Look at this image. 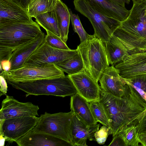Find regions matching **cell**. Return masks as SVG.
Segmentation results:
<instances>
[{"label": "cell", "instance_id": "6da1fadb", "mask_svg": "<svg viewBox=\"0 0 146 146\" xmlns=\"http://www.w3.org/2000/svg\"><path fill=\"white\" fill-rule=\"evenodd\" d=\"M43 33L33 20L0 21V61H10L14 51Z\"/></svg>", "mask_w": 146, "mask_h": 146}, {"label": "cell", "instance_id": "7a4b0ae2", "mask_svg": "<svg viewBox=\"0 0 146 146\" xmlns=\"http://www.w3.org/2000/svg\"><path fill=\"white\" fill-rule=\"evenodd\" d=\"M133 4L129 16L119 27V36L127 46L142 49L146 47V0Z\"/></svg>", "mask_w": 146, "mask_h": 146}, {"label": "cell", "instance_id": "3957f363", "mask_svg": "<svg viewBox=\"0 0 146 146\" xmlns=\"http://www.w3.org/2000/svg\"><path fill=\"white\" fill-rule=\"evenodd\" d=\"M6 81L13 88L26 93V97L32 95L64 97L78 93L68 75L24 82Z\"/></svg>", "mask_w": 146, "mask_h": 146}, {"label": "cell", "instance_id": "277c9868", "mask_svg": "<svg viewBox=\"0 0 146 146\" xmlns=\"http://www.w3.org/2000/svg\"><path fill=\"white\" fill-rule=\"evenodd\" d=\"M77 49L82 59L84 68L98 83L110 65L104 43L93 35L80 43Z\"/></svg>", "mask_w": 146, "mask_h": 146}, {"label": "cell", "instance_id": "5b68a950", "mask_svg": "<svg viewBox=\"0 0 146 146\" xmlns=\"http://www.w3.org/2000/svg\"><path fill=\"white\" fill-rule=\"evenodd\" d=\"M75 9L87 18L94 29V35L104 44L108 41L114 31L121 22L98 13L94 10L86 0H74Z\"/></svg>", "mask_w": 146, "mask_h": 146}, {"label": "cell", "instance_id": "8992f818", "mask_svg": "<svg viewBox=\"0 0 146 146\" xmlns=\"http://www.w3.org/2000/svg\"><path fill=\"white\" fill-rule=\"evenodd\" d=\"M73 113L72 110L68 112L53 114L45 112L39 117L36 125L32 131L48 134L71 143L70 126Z\"/></svg>", "mask_w": 146, "mask_h": 146}, {"label": "cell", "instance_id": "52a82bcc", "mask_svg": "<svg viewBox=\"0 0 146 146\" xmlns=\"http://www.w3.org/2000/svg\"><path fill=\"white\" fill-rule=\"evenodd\" d=\"M6 81L26 82L36 80L58 78L65 75L64 72L53 63L40 66L24 65L8 71L3 70L0 74Z\"/></svg>", "mask_w": 146, "mask_h": 146}, {"label": "cell", "instance_id": "ba28073f", "mask_svg": "<svg viewBox=\"0 0 146 146\" xmlns=\"http://www.w3.org/2000/svg\"><path fill=\"white\" fill-rule=\"evenodd\" d=\"M78 53L77 49L65 50L53 48L44 42L27 59L24 65L40 66L61 62Z\"/></svg>", "mask_w": 146, "mask_h": 146}, {"label": "cell", "instance_id": "9c48e42d", "mask_svg": "<svg viewBox=\"0 0 146 146\" xmlns=\"http://www.w3.org/2000/svg\"><path fill=\"white\" fill-rule=\"evenodd\" d=\"M38 119L36 116H26L0 120V134L6 141L15 142L32 130Z\"/></svg>", "mask_w": 146, "mask_h": 146}, {"label": "cell", "instance_id": "30bf717a", "mask_svg": "<svg viewBox=\"0 0 146 146\" xmlns=\"http://www.w3.org/2000/svg\"><path fill=\"white\" fill-rule=\"evenodd\" d=\"M38 106L30 102H22L13 96H6L2 101L0 120L26 116H38Z\"/></svg>", "mask_w": 146, "mask_h": 146}, {"label": "cell", "instance_id": "8fae6325", "mask_svg": "<svg viewBox=\"0 0 146 146\" xmlns=\"http://www.w3.org/2000/svg\"><path fill=\"white\" fill-rule=\"evenodd\" d=\"M69 76L80 95L89 102L99 101L100 86L85 68L78 73Z\"/></svg>", "mask_w": 146, "mask_h": 146}, {"label": "cell", "instance_id": "7c38bea8", "mask_svg": "<svg viewBox=\"0 0 146 146\" xmlns=\"http://www.w3.org/2000/svg\"><path fill=\"white\" fill-rule=\"evenodd\" d=\"M100 126V124L88 125L74 113L70 126L71 144L73 146H87V139L96 141L94 133Z\"/></svg>", "mask_w": 146, "mask_h": 146}, {"label": "cell", "instance_id": "4fadbf2b", "mask_svg": "<svg viewBox=\"0 0 146 146\" xmlns=\"http://www.w3.org/2000/svg\"><path fill=\"white\" fill-rule=\"evenodd\" d=\"M114 66L124 78L146 74V51L127 55Z\"/></svg>", "mask_w": 146, "mask_h": 146}, {"label": "cell", "instance_id": "5bb4252c", "mask_svg": "<svg viewBox=\"0 0 146 146\" xmlns=\"http://www.w3.org/2000/svg\"><path fill=\"white\" fill-rule=\"evenodd\" d=\"M99 81L100 88L104 92L117 97L124 94L126 83L121 77L114 66L107 68L104 72Z\"/></svg>", "mask_w": 146, "mask_h": 146}, {"label": "cell", "instance_id": "9a60e30c", "mask_svg": "<svg viewBox=\"0 0 146 146\" xmlns=\"http://www.w3.org/2000/svg\"><path fill=\"white\" fill-rule=\"evenodd\" d=\"M15 142L19 146H73L62 139L32 130Z\"/></svg>", "mask_w": 146, "mask_h": 146}, {"label": "cell", "instance_id": "2e32d148", "mask_svg": "<svg viewBox=\"0 0 146 146\" xmlns=\"http://www.w3.org/2000/svg\"><path fill=\"white\" fill-rule=\"evenodd\" d=\"M27 9L16 0H0V21L32 20Z\"/></svg>", "mask_w": 146, "mask_h": 146}, {"label": "cell", "instance_id": "e0dca14e", "mask_svg": "<svg viewBox=\"0 0 146 146\" xmlns=\"http://www.w3.org/2000/svg\"><path fill=\"white\" fill-rule=\"evenodd\" d=\"M91 7L98 13L122 22L129 16L130 10L109 0H86Z\"/></svg>", "mask_w": 146, "mask_h": 146}, {"label": "cell", "instance_id": "ac0fdd59", "mask_svg": "<svg viewBox=\"0 0 146 146\" xmlns=\"http://www.w3.org/2000/svg\"><path fill=\"white\" fill-rule=\"evenodd\" d=\"M45 36L43 33L14 51L10 61L11 64L10 70L22 67L27 59L44 42Z\"/></svg>", "mask_w": 146, "mask_h": 146}, {"label": "cell", "instance_id": "d6986e66", "mask_svg": "<svg viewBox=\"0 0 146 146\" xmlns=\"http://www.w3.org/2000/svg\"><path fill=\"white\" fill-rule=\"evenodd\" d=\"M70 104L71 110L85 123L90 125L97 124L98 122L92 113L89 102L78 93L71 96Z\"/></svg>", "mask_w": 146, "mask_h": 146}, {"label": "cell", "instance_id": "ffe728a7", "mask_svg": "<svg viewBox=\"0 0 146 146\" xmlns=\"http://www.w3.org/2000/svg\"><path fill=\"white\" fill-rule=\"evenodd\" d=\"M109 64L114 66L129 54L123 44L113 35L109 41L104 44Z\"/></svg>", "mask_w": 146, "mask_h": 146}, {"label": "cell", "instance_id": "44dd1931", "mask_svg": "<svg viewBox=\"0 0 146 146\" xmlns=\"http://www.w3.org/2000/svg\"><path fill=\"white\" fill-rule=\"evenodd\" d=\"M55 10L58 20L60 37L66 44L70 20L69 9L61 0H57Z\"/></svg>", "mask_w": 146, "mask_h": 146}, {"label": "cell", "instance_id": "7402d4cb", "mask_svg": "<svg viewBox=\"0 0 146 146\" xmlns=\"http://www.w3.org/2000/svg\"><path fill=\"white\" fill-rule=\"evenodd\" d=\"M36 22L46 31L60 37L58 20L55 9L37 16Z\"/></svg>", "mask_w": 146, "mask_h": 146}, {"label": "cell", "instance_id": "603a6c76", "mask_svg": "<svg viewBox=\"0 0 146 146\" xmlns=\"http://www.w3.org/2000/svg\"><path fill=\"white\" fill-rule=\"evenodd\" d=\"M57 0H30L27 8L28 14L35 18L40 14L55 9Z\"/></svg>", "mask_w": 146, "mask_h": 146}, {"label": "cell", "instance_id": "cb8c5ba5", "mask_svg": "<svg viewBox=\"0 0 146 146\" xmlns=\"http://www.w3.org/2000/svg\"><path fill=\"white\" fill-rule=\"evenodd\" d=\"M60 70L71 75L78 73L84 68L82 58L78 53L74 56L55 64Z\"/></svg>", "mask_w": 146, "mask_h": 146}, {"label": "cell", "instance_id": "d4e9b609", "mask_svg": "<svg viewBox=\"0 0 146 146\" xmlns=\"http://www.w3.org/2000/svg\"><path fill=\"white\" fill-rule=\"evenodd\" d=\"M136 125L133 124L126 126L121 129L117 133L122 139L125 146L141 145Z\"/></svg>", "mask_w": 146, "mask_h": 146}, {"label": "cell", "instance_id": "484cf974", "mask_svg": "<svg viewBox=\"0 0 146 146\" xmlns=\"http://www.w3.org/2000/svg\"><path fill=\"white\" fill-rule=\"evenodd\" d=\"M89 103L92 113L96 120L103 125L110 128L107 115L100 100L92 101Z\"/></svg>", "mask_w": 146, "mask_h": 146}, {"label": "cell", "instance_id": "4316f807", "mask_svg": "<svg viewBox=\"0 0 146 146\" xmlns=\"http://www.w3.org/2000/svg\"><path fill=\"white\" fill-rule=\"evenodd\" d=\"M124 79L126 82L135 89L146 101V74Z\"/></svg>", "mask_w": 146, "mask_h": 146}, {"label": "cell", "instance_id": "83f0119b", "mask_svg": "<svg viewBox=\"0 0 146 146\" xmlns=\"http://www.w3.org/2000/svg\"><path fill=\"white\" fill-rule=\"evenodd\" d=\"M70 21L74 31L77 33L80 39V43H82L91 36L87 33L83 27L78 15L73 14L70 9H69Z\"/></svg>", "mask_w": 146, "mask_h": 146}, {"label": "cell", "instance_id": "f1b7e54d", "mask_svg": "<svg viewBox=\"0 0 146 146\" xmlns=\"http://www.w3.org/2000/svg\"><path fill=\"white\" fill-rule=\"evenodd\" d=\"M44 41L50 46L57 49L70 50V49L60 36L50 32L47 31Z\"/></svg>", "mask_w": 146, "mask_h": 146}, {"label": "cell", "instance_id": "f546056e", "mask_svg": "<svg viewBox=\"0 0 146 146\" xmlns=\"http://www.w3.org/2000/svg\"><path fill=\"white\" fill-rule=\"evenodd\" d=\"M111 134H112V132L111 128L103 125L100 129L95 131L94 137L98 143L103 145L104 144L108 135Z\"/></svg>", "mask_w": 146, "mask_h": 146}, {"label": "cell", "instance_id": "4dcf8cb0", "mask_svg": "<svg viewBox=\"0 0 146 146\" xmlns=\"http://www.w3.org/2000/svg\"><path fill=\"white\" fill-rule=\"evenodd\" d=\"M137 130L139 133H146V110L141 120L136 125Z\"/></svg>", "mask_w": 146, "mask_h": 146}, {"label": "cell", "instance_id": "1f68e13d", "mask_svg": "<svg viewBox=\"0 0 146 146\" xmlns=\"http://www.w3.org/2000/svg\"><path fill=\"white\" fill-rule=\"evenodd\" d=\"M7 82L4 77L0 75V96L6 95L8 86Z\"/></svg>", "mask_w": 146, "mask_h": 146}, {"label": "cell", "instance_id": "d6a6232c", "mask_svg": "<svg viewBox=\"0 0 146 146\" xmlns=\"http://www.w3.org/2000/svg\"><path fill=\"white\" fill-rule=\"evenodd\" d=\"M113 137L112 140L108 146H125L123 141L118 134Z\"/></svg>", "mask_w": 146, "mask_h": 146}, {"label": "cell", "instance_id": "836d02e7", "mask_svg": "<svg viewBox=\"0 0 146 146\" xmlns=\"http://www.w3.org/2000/svg\"><path fill=\"white\" fill-rule=\"evenodd\" d=\"M0 67L3 71H8L10 70L11 64L10 61L7 60H4L0 61Z\"/></svg>", "mask_w": 146, "mask_h": 146}, {"label": "cell", "instance_id": "e575fe53", "mask_svg": "<svg viewBox=\"0 0 146 146\" xmlns=\"http://www.w3.org/2000/svg\"><path fill=\"white\" fill-rule=\"evenodd\" d=\"M139 138L141 145L146 146V133H139Z\"/></svg>", "mask_w": 146, "mask_h": 146}, {"label": "cell", "instance_id": "d590c367", "mask_svg": "<svg viewBox=\"0 0 146 146\" xmlns=\"http://www.w3.org/2000/svg\"><path fill=\"white\" fill-rule=\"evenodd\" d=\"M23 7L27 9L30 0H16Z\"/></svg>", "mask_w": 146, "mask_h": 146}, {"label": "cell", "instance_id": "8d00e7d4", "mask_svg": "<svg viewBox=\"0 0 146 146\" xmlns=\"http://www.w3.org/2000/svg\"><path fill=\"white\" fill-rule=\"evenodd\" d=\"M6 138L2 134H0V144L1 146H4L5 145Z\"/></svg>", "mask_w": 146, "mask_h": 146}, {"label": "cell", "instance_id": "74e56055", "mask_svg": "<svg viewBox=\"0 0 146 146\" xmlns=\"http://www.w3.org/2000/svg\"><path fill=\"white\" fill-rule=\"evenodd\" d=\"M133 3H141L143 2L144 0H132Z\"/></svg>", "mask_w": 146, "mask_h": 146}]
</instances>
